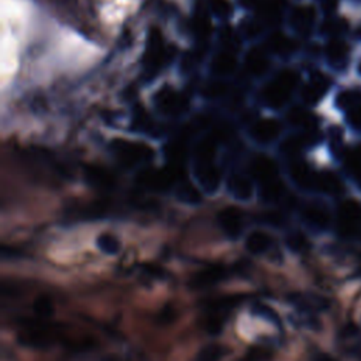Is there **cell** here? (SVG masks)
Returning a JSON list of instances; mask_svg holds the SVG:
<instances>
[{
	"label": "cell",
	"instance_id": "f35d334b",
	"mask_svg": "<svg viewBox=\"0 0 361 361\" xmlns=\"http://www.w3.org/2000/svg\"><path fill=\"white\" fill-rule=\"evenodd\" d=\"M209 10L219 19H227L232 15V5L229 0H208Z\"/></svg>",
	"mask_w": 361,
	"mask_h": 361
},
{
	"label": "cell",
	"instance_id": "7402d4cb",
	"mask_svg": "<svg viewBox=\"0 0 361 361\" xmlns=\"http://www.w3.org/2000/svg\"><path fill=\"white\" fill-rule=\"evenodd\" d=\"M298 43L295 40H292L291 37L283 34V33H273L268 40H267V48L274 52L277 55H281V57H288V55H292L298 51Z\"/></svg>",
	"mask_w": 361,
	"mask_h": 361
},
{
	"label": "cell",
	"instance_id": "f6af8a7d",
	"mask_svg": "<svg viewBox=\"0 0 361 361\" xmlns=\"http://www.w3.org/2000/svg\"><path fill=\"white\" fill-rule=\"evenodd\" d=\"M176 319V311L172 305H167L158 315V322L161 325H168Z\"/></svg>",
	"mask_w": 361,
	"mask_h": 361
},
{
	"label": "cell",
	"instance_id": "52a82bcc",
	"mask_svg": "<svg viewBox=\"0 0 361 361\" xmlns=\"http://www.w3.org/2000/svg\"><path fill=\"white\" fill-rule=\"evenodd\" d=\"M334 82L332 73L315 71L311 73L308 82L301 87V99L305 106L312 108L323 102L326 97H330Z\"/></svg>",
	"mask_w": 361,
	"mask_h": 361
},
{
	"label": "cell",
	"instance_id": "3957f363",
	"mask_svg": "<svg viewBox=\"0 0 361 361\" xmlns=\"http://www.w3.org/2000/svg\"><path fill=\"white\" fill-rule=\"evenodd\" d=\"M334 227L343 239H357L361 236V204L360 199L350 195L340 199L336 209Z\"/></svg>",
	"mask_w": 361,
	"mask_h": 361
},
{
	"label": "cell",
	"instance_id": "9c48e42d",
	"mask_svg": "<svg viewBox=\"0 0 361 361\" xmlns=\"http://www.w3.org/2000/svg\"><path fill=\"white\" fill-rule=\"evenodd\" d=\"M112 151L127 167L150 162L154 158V150L150 146L130 140H115L112 143Z\"/></svg>",
	"mask_w": 361,
	"mask_h": 361
},
{
	"label": "cell",
	"instance_id": "f546056e",
	"mask_svg": "<svg viewBox=\"0 0 361 361\" xmlns=\"http://www.w3.org/2000/svg\"><path fill=\"white\" fill-rule=\"evenodd\" d=\"M341 119L346 127L348 129L354 143H360L361 141V105L351 109Z\"/></svg>",
	"mask_w": 361,
	"mask_h": 361
},
{
	"label": "cell",
	"instance_id": "d4e9b609",
	"mask_svg": "<svg viewBox=\"0 0 361 361\" xmlns=\"http://www.w3.org/2000/svg\"><path fill=\"white\" fill-rule=\"evenodd\" d=\"M260 195H261V199L267 204H277L287 197V187L278 178L276 180H271V183L262 184Z\"/></svg>",
	"mask_w": 361,
	"mask_h": 361
},
{
	"label": "cell",
	"instance_id": "bcb514c9",
	"mask_svg": "<svg viewBox=\"0 0 361 361\" xmlns=\"http://www.w3.org/2000/svg\"><path fill=\"white\" fill-rule=\"evenodd\" d=\"M262 222H265L268 225H273V226H283L285 223V216L278 212H268L264 215Z\"/></svg>",
	"mask_w": 361,
	"mask_h": 361
},
{
	"label": "cell",
	"instance_id": "8992f818",
	"mask_svg": "<svg viewBox=\"0 0 361 361\" xmlns=\"http://www.w3.org/2000/svg\"><path fill=\"white\" fill-rule=\"evenodd\" d=\"M184 169L172 167L167 168H144L137 174V184L151 192H165L176 185L183 178Z\"/></svg>",
	"mask_w": 361,
	"mask_h": 361
},
{
	"label": "cell",
	"instance_id": "cb8c5ba5",
	"mask_svg": "<svg viewBox=\"0 0 361 361\" xmlns=\"http://www.w3.org/2000/svg\"><path fill=\"white\" fill-rule=\"evenodd\" d=\"M246 68L253 76H261L269 69V59L264 51L253 48L246 55Z\"/></svg>",
	"mask_w": 361,
	"mask_h": 361
},
{
	"label": "cell",
	"instance_id": "ac0fdd59",
	"mask_svg": "<svg viewBox=\"0 0 361 361\" xmlns=\"http://www.w3.org/2000/svg\"><path fill=\"white\" fill-rule=\"evenodd\" d=\"M281 134V123L274 119H261L250 129V136L255 143L269 144L276 141Z\"/></svg>",
	"mask_w": 361,
	"mask_h": 361
},
{
	"label": "cell",
	"instance_id": "d6986e66",
	"mask_svg": "<svg viewBox=\"0 0 361 361\" xmlns=\"http://www.w3.org/2000/svg\"><path fill=\"white\" fill-rule=\"evenodd\" d=\"M218 222L229 239H237L243 232V215L237 208H226L220 211Z\"/></svg>",
	"mask_w": 361,
	"mask_h": 361
},
{
	"label": "cell",
	"instance_id": "74e56055",
	"mask_svg": "<svg viewBox=\"0 0 361 361\" xmlns=\"http://www.w3.org/2000/svg\"><path fill=\"white\" fill-rule=\"evenodd\" d=\"M229 92V85L223 80H216V82H209L205 89L204 94L209 99H219L223 98Z\"/></svg>",
	"mask_w": 361,
	"mask_h": 361
},
{
	"label": "cell",
	"instance_id": "8fae6325",
	"mask_svg": "<svg viewBox=\"0 0 361 361\" xmlns=\"http://www.w3.org/2000/svg\"><path fill=\"white\" fill-rule=\"evenodd\" d=\"M154 104L160 113L169 118L184 115L190 108L188 98L169 86H164L158 90L154 97Z\"/></svg>",
	"mask_w": 361,
	"mask_h": 361
},
{
	"label": "cell",
	"instance_id": "2e32d148",
	"mask_svg": "<svg viewBox=\"0 0 361 361\" xmlns=\"http://www.w3.org/2000/svg\"><path fill=\"white\" fill-rule=\"evenodd\" d=\"M250 174L253 179H255L257 183L262 185V184L271 183V180L278 179L280 169L277 162L273 158L258 155L250 164Z\"/></svg>",
	"mask_w": 361,
	"mask_h": 361
},
{
	"label": "cell",
	"instance_id": "ffe728a7",
	"mask_svg": "<svg viewBox=\"0 0 361 361\" xmlns=\"http://www.w3.org/2000/svg\"><path fill=\"white\" fill-rule=\"evenodd\" d=\"M288 122L294 126L301 129L302 132H315L320 130L319 125L320 120L316 115H313L308 106H294L288 115H287Z\"/></svg>",
	"mask_w": 361,
	"mask_h": 361
},
{
	"label": "cell",
	"instance_id": "4316f807",
	"mask_svg": "<svg viewBox=\"0 0 361 361\" xmlns=\"http://www.w3.org/2000/svg\"><path fill=\"white\" fill-rule=\"evenodd\" d=\"M175 195L178 201L187 205H199L202 202V195L197 187H194L191 183H188L187 179L180 180L176 184Z\"/></svg>",
	"mask_w": 361,
	"mask_h": 361
},
{
	"label": "cell",
	"instance_id": "7bdbcfd3",
	"mask_svg": "<svg viewBox=\"0 0 361 361\" xmlns=\"http://www.w3.org/2000/svg\"><path fill=\"white\" fill-rule=\"evenodd\" d=\"M201 58H202V55H201L199 51H190V52H187L184 55V59H183V68L185 71L195 68L199 64Z\"/></svg>",
	"mask_w": 361,
	"mask_h": 361
},
{
	"label": "cell",
	"instance_id": "d590c367",
	"mask_svg": "<svg viewBox=\"0 0 361 361\" xmlns=\"http://www.w3.org/2000/svg\"><path fill=\"white\" fill-rule=\"evenodd\" d=\"M33 309L34 313L41 319L50 318L54 313V305L48 295H38L33 304Z\"/></svg>",
	"mask_w": 361,
	"mask_h": 361
},
{
	"label": "cell",
	"instance_id": "83f0119b",
	"mask_svg": "<svg viewBox=\"0 0 361 361\" xmlns=\"http://www.w3.org/2000/svg\"><path fill=\"white\" fill-rule=\"evenodd\" d=\"M218 140L211 134L205 139H202L197 146H195V162H213L215 155H216V148H218Z\"/></svg>",
	"mask_w": 361,
	"mask_h": 361
},
{
	"label": "cell",
	"instance_id": "30bf717a",
	"mask_svg": "<svg viewBox=\"0 0 361 361\" xmlns=\"http://www.w3.org/2000/svg\"><path fill=\"white\" fill-rule=\"evenodd\" d=\"M168 61V51L164 47L162 36L160 30L151 29L147 37V47L143 58L144 72L147 76H154L162 69Z\"/></svg>",
	"mask_w": 361,
	"mask_h": 361
},
{
	"label": "cell",
	"instance_id": "f1b7e54d",
	"mask_svg": "<svg viewBox=\"0 0 361 361\" xmlns=\"http://www.w3.org/2000/svg\"><path fill=\"white\" fill-rule=\"evenodd\" d=\"M271 243H273V240H271V237L267 233L257 230L250 233L248 237L246 239V248L248 253L254 255H260L269 250Z\"/></svg>",
	"mask_w": 361,
	"mask_h": 361
},
{
	"label": "cell",
	"instance_id": "836d02e7",
	"mask_svg": "<svg viewBox=\"0 0 361 361\" xmlns=\"http://www.w3.org/2000/svg\"><path fill=\"white\" fill-rule=\"evenodd\" d=\"M251 312H253V315H255L258 318H262V319L271 322L273 325L281 327V319H280L278 313L273 308H269V306H267L264 304H254L251 306Z\"/></svg>",
	"mask_w": 361,
	"mask_h": 361
},
{
	"label": "cell",
	"instance_id": "e0dca14e",
	"mask_svg": "<svg viewBox=\"0 0 361 361\" xmlns=\"http://www.w3.org/2000/svg\"><path fill=\"white\" fill-rule=\"evenodd\" d=\"M83 176L86 183L99 191H112L116 187V176L109 169L98 167V165H87L83 169Z\"/></svg>",
	"mask_w": 361,
	"mask_h": 361
},
{
	"label": "cell",
	"instance_id": "44dd1931",
	"mask_svg": "<svg viewBox=\"0 0 361 361\" xmlns=\"http://www.w3.org/2000/svg\"><path fill=\"white\" fill-rule=\"evenodd\" d=\"M227 188L229 192L239 201H248L253 197L251 179L241 172H233L232 175H229Z\"/></svg>",
	"mask_w": 361,
	"mask_h": 361
},
{
	"label": "cell",
	"instance_id": "4dcf8cb0",
	"mask_svg": "<svg viewBox=\"0 0 361 361\" xmlns=\"http://www.w3.org/2000/svg\"><path fill=\"white\" fill-rule=\"evenodd\" d=\"M192 31L195 33L197 37L199 38H208V36L212 31V26H211V20L208 17V13L204 9H198L194 15L192 19Z\"/></svg>",
	"mask_w": 361,
	"mask_h": 361
},
{
	"label": "cell",
	"instance_id": "60d3db41",
	"mask_svg": "<svg viewBox=\"0 0 361 361\" xmlns=\"http://www.w3.org/2000/svg\"><path fill=\"white\" fill-rule=\"evenodd\" d=\"M133 127L137 132H151L153 130V122L151 118L148 116L147 112L144 111H137V113L133 118Z\"/></svg>",
	"mask_w": 361,
	"mask_h": 361
},
{
	"label": "cell",
	"instance_id": "ee69618b",
	"mask_svg": "<svg viewBox=\"0 0 361 361\" xmlns=\"http://www.w3.org/2000/svg\"><path fill=\"white\" fill-rule=\"evenodd\" d=\"M350 80H354L357 83H361V47L355 54V58L353 61L351 66V73H350Z\"/></svg>",
	"mask_w": 361,
	"mask_h": 361
},
{
	"label": "cell",
	"instance_id": "c3c4849f",
	"mask_svg": "<svg viewBox=\"0 0 361 361\" xmlns=\"http://www.w3.org/2000/svg\"><path fill=\"white\" fill-rule=\"evenodd\" d=\"M312 361H339L337 358H334L333 355H330L329 353H323V351H318L313 354Z\"/></svg>",
	"mask_w": 361,
	"mask_h": 361
},
{
	"label": "cell",
	"instance_id": "e575fe53",
	"mask_svg": "<svg viewBox=\"0 0 361 361\" xmlns=\"http://www.w3.org/2000/svg\"><path fill=\"white\" fill-rule=\"evenodd\" d=\"M288 248L294 253H304L309 248V240L306 239V236L301 232H292L287 236L285 240Z\"/></svg>",
	"mask_w": 361,
	"mask_h": 361
},
{
	"label": "cell",
	"instance_id": "9a60e30c",
	"mask_svg": "<svg viewBox=\"0 0 361 361\" xmlns=\"http://www.w3.org/2000/svg\"><path fill=\"white\" fill-rule=\"evenodd\" d=\"M195 178L208 194H215L222 183L220 169L213 162H195Z\"/></svg>",
	"mask_w": 361,
	"mask_h": 361
},
{
	"label": "cell",
	"instance_id": "484cf974",
	"mask_svg": "<svg viewBox=\"0 0 361 361\" xmlns=\"http://www.w3.org/2000/svg\"><path fill=\"white\" fill-rule=\"evenodd\" d=\"M236 68H237V59L230 51L219 52L211 64V71L218 76L232 75L236 71Z\"/></svg>",
	"mask_w": 361,
	"mask_h": 361
},
{
	"label": "cell",
	"instance_id": "277c9868",
	"mask_svg": "<svg viewBox=\"0 0 361 361\" xmlns=\"http://www.w3.org/2000/svg\"><path fill=\"white\" fill-rule=\"evenodd\" d=\"M59 339H64V336L57 325L44 320H24L19 334L20 344L31 348H45Z\"/></svg>",
	"mask_w": 361,
	"mask_h": 361
},
{
	"label": "cell",
	"instance_id": "6da1fadb",
	"mask_svg": "<svg viewBox=\"0 0 361 361\" xmlns=\"http://www.w3.org/2000/svg\"><path fill=\"white\" fill-rule=\"evenodd\" d=\"M360 45L351 38H332L323 47V59L332 75L346 78L351 73L353 61Z\"/></svg>",
	"mask_w": 361,
	"mask_h": 361
},
{
	"label": "cell",
	"instance_id": "5b68a950",
	"mask_svg": "<svg viewBox=\"0 0 361 361\" xmlns=\"http://www.w3.org/2000/svg\"><path fill=\"white\" fill-rule=\"evenodd\" d=\"M299 215L305 226L315 233H326L334 227L336 211L325 199H313L304 204Z\"/></svg>",
	"mask_w": 361,
	"mask_h": 361
},
{
	"label": "cell",
	"instance_id": "1f68e13d",
	"mask_svg": "<svg viewBox=\"0 0 361 361\" xmlns=\"http://www.w3.org/2000/svg\"><path fill=\"white\" fill-rule=\"evenodd\" d=\"M97 244H98V248L108 254V255H115L120 251L122 248V244H120V240L113 236V234H109V233H104L101 234L98 239H97Z\"/></svg>",
	"mask_w": 361,
	"mask_h": 361
},
{
	"label": "cell",
	"instance_id": "ab89813d",
	"mask_svg": "<svg viewBox=\"0 0 361 361\" xmlns=\"http://www.w3.org/2000/svg\"><path fill=\"white\" fill-rule=\"evenodd\" d=\"M341 13L350 16L357 23L361 22V0H341Z\"/></svg>",
	"mask_w": 361,
	"mask_h": 361
},
{
	"label": "cell",
	"instance_id": "8d00e7d4",
	"mask_svg": "<svg viewBox=\"0 0 361 361\" xmlns=\"http://www.w3.org/2000/svg\"><path fill=\"white\" fill-rule=\"evenodd\" d=\"M225 354V347L220 344H208L197 355L195 361H220Z\"/></svg>",
	"mask_w": 361,
	"mask_h": 361
},
{
	"label": "cell",
	"instance_id": "7a4b0ae2",
	"mask_svg": "<svg viewBox=\"0 0 361 361\" xmlns=\"http://www.w3.org/2000/svg\"><path fill=\"white\" fill-rule=\"evenodd\" d=\"M299 73L292 69H284L278 72L276 78L269 80L262 89L261 98L264 104L271 109L284 108L299 86Z\"/></svg>",
	"mask_w": 361,
	"mask_h": 361
},
{
	"label": "cell",
	"instance_id": "4fadbf2b",
	"mask_svg": "<svg viewBox=\"0 0 361 361\" xmlns=\"http://www.w3.org/2000/svg\"><path fill=\"white\" fill-rule=\"evenodd\" d=\"M288 175L295 187L305 192H315L316 188V175L318 171L312 168L311 164H308L304 160L295 158L290 164Z\"/></svg>",
	"mask_w": 361,
	"mask_h": 361
},
{
	"label": "cell",
	"instance_id": "ba28073f",
	"mask_svg": "<svg viewBox=\"0 0 361 361\" xmlns=\"http://www.w3.org/2000/svg\"><path fill=\"white\" fill-rule=\"evenodd\" d=\"M320 194L326 198L343 199L350 192L344 174L333 168H323L318 171L315 194Z\"/></svg>",
	"mask_w": 361,
	"mask_h": 361
},
{
	"label": "cell",
	"instance_id": "7c38bea8",
	"mask_svg": "<svg viewBox=\"0 0 361 361\" xmlns=\"http://www.w3.org/2000/svg\"><path fill=\"white\" fill-rule=\"evenodd\" d=\"M318 9L313 5H299L290 16V24L294 31L302 37H309L318 24Z\"/></svg>",
	"mask_w": 361,
	"mask_h": 361
},
{
	"label": "cell",
	"instance_id": "5bb4252c",
	"mask_svg": "<svg viewBox=\"0 0 361 361\" xmlns=\"http://www.w3.org/2000/svg\"><path fill=\"white\" fill-rule=\"evenodd\" d=\"M230 271L220 264L216 265H211L208 268H204L201 271H198L197 274H194L190 280V288L194 291H201V290H206L211 288L216 284H219L220 281H223L225 278H227Z\"/></svg>",
	"mask_w": 361,
	"mask_h": 361
},
{
	"label": "cell",
	"instance_id": "d6a6232c",
	"mask_svg": "<svg viewBox=\"0 0 361 361\" xmlns=\"http://www.w3.org/2000/svg\"><path fill=\"white\" fill-rule=\"evenodd\" d=\"M226 313L222 312H215V311H208L206 319H205V329L211 334H219L223 330Z\"/></svg>",
	"mask_w": 361,
	"mask_h": 361
},
{
	"label": "cell",
	"instance_id": "b9f144b4",
	"mask_svg": "<svg viewBox=\"0 0 361 361\" xmlns=\"http://www.w3.org/2000/svg\"><path fill=\"white\" fill-rule=\"evenodd\" d=\"M220 41H222V44L227 48L226 51H229V50H233V48H236L237 45H239V38H237V34L230 29V27H225L223 30H222V33H220Z\"/></svg>",
	"mask_w": 361,
	"mask_h": 361
},
{
	"label": "cell",
	"instance_id": "7dc6e473",
	"mask_svg": "<svg viewBox=\"0 0 361 361\" xmlns=\"http://www.w3.org/2000/svg\"><path fill=\"white\" fill-rule=\"evenodd\" d=\"M144 269H146L144 273H147L148 276H153L154 278H162V277H164V269L160 268V267H157V265L148 264V265L144 267Z\"/></svg>",
	"mask_w": 361,
	"mask_h": 361
},
{
	"label": "cell",
	"instance_id": "603a6c76",
	"mask_svg": "<svg viewBox=\"0 0 361 361\" xmlns=\"http://www.w3.org/2000/svg\"><path fill=\"white\" fill-rule=\"evenodd\" d=\"M165 158L168 161V167L176 168V169H184L187 158H188V150L185 146V141L178 140V141H172L169 143L165 150Z\"/></svg>",
	"mask_w": 361,
	"mask_h": 361
}]
</instances>
